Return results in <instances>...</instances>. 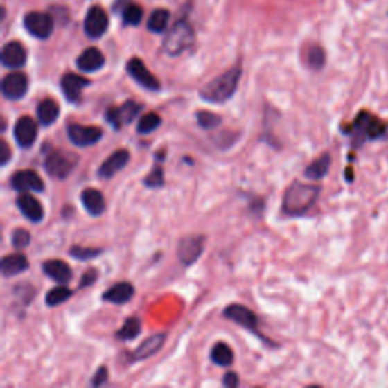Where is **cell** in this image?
<instances>
[{
	"label": "cell",
	"instance_id": "cell-1",
	"mask_svg": "<svg viewBox=\"0 0 388 388\" xmlns=\"http://www.w3.org/2000/svg\"><path fill=\"white\" fill-rule=\"evenodd\" d=\"M320 191L321 188L315 184L293 182L282 199V211L290 217H301L306 214L317 202Z\"/></svg>",
	"mask_w": 388,
	"mask_h": 388
},
{
	"label": "cell",
	"instance_id": "cell-2",
	"mask_svg": "<svg viewBox=\"0 0 388 388\" xmlns=\"http://www.w3.org/2000/svg\"><path fill=\"white\" fill-rule=\"evenodd\" d=\"M346 134L352 136L355 148H361V146L367 141H378L387 139L388 125L384 120L370 114L369 111H361L352 121V125L346 127Z\"/></svg>",
	"mask_w": 388,
	"mask_h": 388
},
{
	"label": "cell",
	"instance_id": "cell-3",
	"mask_svg": "<svg viewBox=\"0 0 388 388\" xmlns=\"http://www.w3.org/2000/svg\"><path fill=\"white\" fill-rule=\"evenodd\" d=\"M241 69L233 67L217 76L200 90V99L208 103H224L236 94L241 79Z\"/></svg>",
	"mask_w": 388,
	"mask_h": 388
},
{
	"label": "cell",
	"instance_id": "cell-4",
	"mask_svg": "<svg viewBox=\"0 0 388 388\" xmlns=\"http://www.w3.org/2000/svg\"><path fill=\"white\" fill-rule=\"evenodd\" d=\"M194 43V30L188 21L179 20L173 24V28L168 30L164 38L163 48L168 56H179Z\"/></svg>",
	"mask_w": 388,
	"mask_h": 388
},
{
	"label": "cell",
	"instance_id": "cell-5",
	"mask_svg": "<svg viewBox=\"0 0 388 388\" xmlns=\"http://www.w3.org/2000/svg\"><path fill=\"white\" fill-rule=\"evenodd\" d=\"M78 166V155L69 150H48L44 158L46 172L55 179H66Z\"/></svg>",
	"mask_w": 388,
	"mask_h": 388
},
{
	"label": "cell",
	"instance_id": "cell-6",
	"mask_svg": "<svg viewBox=\"0 0 388 388\" xmlns=\"http://www.w3.org/2000/svg\"><path fill=\"white\" fill-rule=\"evenodd\" d=\"M141 109L143 107L140 103H136L134 100H127L123 105H120V107L108 108L107 112H105V120L118 131V129H121L123 126L131 125Z\"/></svg>",
	"mask_w": 388,
	"mask_h": 388
},
{
	"label": "cell",
	"instance_id": "cell-7",
	"mask_svg": "<svg viewBox=\"0 0 388 388\" xmlns=\"http://www.w3.org/2000/svg\"><path fill=\"white\" fill-rule=\"evenodd\" d=\"M224 317L232 320L233 323H237V325L242 326L245 329H247L249 333L255 334L256 337H260L263 342L269 343V340H265V337L260 333V329H258V317L254 311H250L249 308L238 303H232L229 305L228 308L224 310Z\"/></svg>",
	"mask_w": 388,
	"mask_h": 388
},
{
	"label": "cell",
	"instance_id": "cell-8",
	"mask_svg": "<svg viewBox=\"0 0 388 388\" xmlns=\"http://www.w3.org/2000/svg\"><path fill=\"white\" fill-rule=\"evenodd\" d=\"M24 28L32 37L38 39H47L53 34L55 21L48 14L44 12H29L24 15Z\"/></svg>",
	"mask_w": 388,
	"mask_h": 388
},
{
	"label": "cell",
	"instance_id": "cell-9",
	"mask_svg": "<svg viewBox=\"0 0 388 388\" xmlns=\"http://www.w3.org/2000/svg\"><path fill=\"white\" fill-rule=\"evenodd\" d=\"M205 249V237L204 236H188L184 237L177 245V258L179 261L188 267L196 263Z\"/></svg>",
	"mask_w": 388,
	"mask_h": 388
},
{
	"label": "cell",
	"instance_id": "cell-10",
	"mask_svg": "<svg viewBox=\"0 0 388 388\" xmlns=\"http://www.w3.org/2000/svg\"><path fill=\"white\" fill-rule=\"evenodd\" d=\"M103 131L97 126H84L73 123L67 127V136L71 144L78 146V148H88L93 146L97 141L102 140Z\"/></svg>",
	"mask_w": 388,
	"mask_h": 388
},
{
	"label": "cell",
	"instance_id": "cell-11",
	"mask_svg": "<svg viewBox=\"0 0 388 388\" xmlns=\"http://www.w3.org/2000/svg\"><path fill=\"white\" fill-rule=\"evenodd\" d=\"M126 70L136 84L141 85L146 90L158 91L161 88L159 80L152 75L150 70L144 66L140 58H131L126 64Z\"/></svg>",
	"mask_w": 388,
	"mask_h": 388
},
{
	"label": "cell",
	"instance_id": "cell-12",
	"mask_svg": "<svg viewBox=\"0 0 388 388\" xmlns=\"http://www.w3.org/2000/svg\"><path fill=\"white\" fill-rule=\"evenodd\" d=\"M109 19L107 11L100 6H93L88 10L84 21V30L90 38H100L108 30Z\"/></svg>",
	"mask_w": 388,
	"mask_h": 388
},
{
	"label": "cell",
	"instance_id": "cell-13",
	"mask_svg": "<svg viewBox=\"0 0 388 388\" xmlns=\"http://www.w3.org/2000/svg\"><path fill=\"white\" fill-rule=\"evenodd\" d=\"M29 79L24 73L15 71L6 75L2 80V94L10 100H20L28 93Z\"/></svg>",
	"mask_w": 388,
	"mask_h": 388
},
{
	"label": "cell",
	"instance_id": "cell-14",
	"mask_svg": "<svg viewBox=\"0 0 388 388\" xmlns=\"http://www.w3.org/2000/svg\"><path fill=\"white\" fill-rule=\"evenodd\" d=\"M11 187L19 193H42L44 191V182L34 170H20L11 176Z\"/></svg>",
	"mask_w": 388,
	"mask_h": 388
},
{
	"label": "cell",
	"instance_id": "cell-15",
	"mask_svg": "<svg viewBox=\"0 0 388 388\" xmlns=\"http://www.w3.org/2000/svg\"><path fill=\"white\" fill-rule=\"evenodd\" d=\"M37 136H38V125L34 118L29 116H24L15 121L14 139L20 148L24 149L32 148L34 143L37 141Z\"/></svg>",
	"mask_w": 388,
	"mask_h": 388
},
{
	"label": "cell",
	"instance_id": "cell-16",
	"mask_svg": "<svg viewBox=\"0 0 388 388\" xmlns=\"http://www.w3.org/2000/svg\"><path fill=\"white\" fill-rule=\"evenodd\" d=\"M129 159H131V155H129L126 149L116 150L112 155L105 159L102 166L99 167V172H97L99 173V177L100 179H111V177H114L127 166Z\"/></svg>",
	"mask_w": 388,
	"mask_h": 388
},
{
	"label": "cell",
	"instance_id": "cell-17",
	"mask_svg": "<svg viewBox=\"0 0 388 388\" xmlns=\"http://www.w3.org/2000/svg\"><path fill=\"white\" fill-rule=\"evenodd\" d=\"M19 211L32 223H39L44 218V209L42 202L28 193H20L17 197Z\"/></svg>",
	"mask_w": 388,
	"mask_h": 388
},
{
	"label": "cell",
	"instance_id": "cell-18",
	"mask_svg": "<svg viewBox=\"0 0 388 388\" xmlns=\"http://www.w3.org/2000/svg\"><path fill=\"white\" fill-rule=\"evenodd\" d=\"M88 85H90V80L85 79L84 76L75 75V73H67V75H64L61 79L62 93L66 96V99L73 103L80 100L82 90Z\"/></svg>",
	"mask_w": 388,
	"mask_h": 388
},
{
	"label": "cell",
	"instance_id": "cell-19",
	"mask_svg": "<svg viewBox=\"0 0 388 388\" xmlns=\"http://www.w3.org/2000/svg\"><path fill=\"white\" fill-rule=\"evenodd\" d=\"M28 53L19 42L6 43L2 48V64L8 69H21L26 64Z\"/></svg>",
	"mask_w": 388,
	"mask_h": 388
},
{
	"label": "cell",
	"instance_id": "cell-20",
	"mask_svg": "<svg viewBox=\"0 0 388 388\" xmlns=\"http://www.w3.org/2000/svg\"><path fill=\"white\" fill-rule=\"evenodd\" d=\"M166 338H167L166 334H157V335L149 337L148 340H146V342H143L131 353V357H129V360H131L132 362H139V361H144V360L153 357V355L158 353L161 351V347L164 346Z\"/></svg>",
	"mask_w": 388,
	"mask_h": 388
},
{
	"label": "cell",
	"instance_id": "cell-21",
	"mask_svg": "<svg viewBox=\"0 0 388 388\" xmlns=\"http://www.w3.org/2000/svg\"><path fill=\"white\" fill-rule=\"evenodd\" d=\"M76 66L84 73L97 71L105 66V56L97 47H88L79 55V58L76 60Z\"/></svg>",
	"mask_w": 388,
	"mask_h": 388
},
{
	"label": "cell",
	"instance_id": "cell-22",
	"mask_svg": "<svg viewBox=\"0 0 388 388\" xmlns=\"http://www.w3.org/2000/svg\"><path fill=\"white\" fill-rule=\"evenodd\" d=\"M80 202H82V206L85 208V211L93 217L102 215L105 213V208H107L103 194L96 188L84 190L82 194H80Z\"/></svg>",
	"mask_w": 388,
	"mask_h": 388
},
{
	"label": "cell",
	"instance_id": "cell-23",
	"mask_svg": "<svg viewBox=\"0 0 388 388\" xmlns=\"http://www.w3.org/2000/svg\"><path fill=\"white\" fill-rule=\"evenodd\" d=\"M134 294H135V290L132 284H129V282H118V284L112 285L111 288L105 291L102 299L105 302H109L114 305H125L131 301Z\"/></svg>",
	"mask_w": 388,
	"mask_h": 388
},
{
	"label": "cell",
	"instance_id": "cell-24",
	"mask_svg": "<svg viewBox=\"0 0 388 388\" xmlns=\"http://www.w3.org/2000/svg\"><path fill=\"white\" fill-rule=\"evenodd\" d=\"M0 269H2V274L5 278L17 276V274L29 269V260L23 254L6 255L3 256L2 264H0Z\"/></svg>",
	"mask_w": 388,
	"mask_h": 388
},
{
	"label": "cell",
	"instance_id": "cell-25",
	"mask_svg": "<svg viewBox=\"0 0 388 388\" xmlns=\"http://www.w3.org/2000/svg\"><path fill=\"white\" fill-rule=\"evenodd\" d=\"M43 272L58 284H69L71 279V269L67 263L61 260H48L43 263Z\"/></svg>",
	"mask_w": 388,
	"mask_h": 388
},
{
	"label": "cell",
	"instance_id": "cell-26",
	"mask_svg": "<svg viewBox=\"0 0 388 388\" xmlns=\"http://www.w3.org/2000/svg\"><path fill=\"white\" fill-rule=\"evenodd\" d=\"M37 117L39 125L52 126L60 117V107L53 99H44L38 103Z\"/></svg>",
	"mask_w": 388,
	"mask_h": 388
},
{
	"label": "cell",
	"instance_id": "cell-27",
	"mask_svg": "<svg viewBox=\"0 0 388 388\" xmlns=\"http://www.w3.org/2000/svg\"><path fill=\"white\" fill-rule=\"evenodd\" d=\"M330 163H333V161H330V155L329 153H325V155H321L320 158L312 161V163L305 168V176L311 181L323 179L329 172Z\"/></svg>",
	"mask_w": 388,
	"mask_h": 388
},
{
	"label": "cell",
	"instance_id": "cell-28",
	"mask_svg": "<svg viewBox=\"0 0 388 388\" xmlns=\"http://www.w3.org/2000/svg\"><path fill=\"white\" fill-rule=\"evenodd\" d=\"M211 361L217 366L229 367L233 362V352L226 343H215L211 349Z\"/></svg>",
	"mask_w": 388,
	"mask_h": 388
},
{
	"label": "cell",
	"instance_id": "cell-29",
	"mask_svg": "<svg viewBox=\"0 0 388 388\" xmlns=\"http://www.w3.org/2000/svg\"><path fill=\"white\" fill-rule=\"evenodd\" d=\"M141 334V321L140 319L136 317H129L123 326L118 329V333L116 334V337L121 342H131V340H135Z\"/></svg>",
	"mask_w": 388,
	"mask_h": 388
},
{
	"label": "cell",
	"instance_id": "cell-30",
	"mask_svg": "<svg viewBox=\"0 0 388 388\" xmlns=\"http://www.w3.org/2000/svg\"><path fill=\"white\" fill-rule=\"evenodd\" d=\"M170 20V12L167 10H157L150 14L148 20V29L153 34H161L164 32Z\"/></svg>",
	"mask_w": 388,
	"mask_h": 388
},
{
	"label": "cell",
	"instance_id": "cell-31",
	"mask_svg": "<svg viewBox=\"0 0 388 388\" xmlns=\"http://www.w3.org/2000/svg\"><path fill=\"white\" fill-rule=\"evenodd\" d=\"M71 296H73V291L67 287H64V284H60L58 287L52 288L46 294V305L51 306V308H53V306H58L66 301H69Z\"/></svg>",
	"mask_w": 388,
	"mask_h": 388
},
{
	"label": "cell",
	"instance_id": "cell-32",
	"mask_svg": "<svg viewBox=\"0 0 388 388\" xmlns=\"http://www.w3.org/2000/svg\"><path fill=\"white\" fill-rule=\"evenodd\" d=\"M161 126V117L155 112H149L140 118L139 125H136V131H139L141 135H148L150 132L155 131Z\"/></svg>",
	"mask_w": 388,
	"mask_h": 388
},
{
	"label": "cell",
	"instance_id": "cell-33",
	"mask_svg": "<svg viewBox=\"0 0 388 388\" xmlns=\"http://www.w3.org/2000/svg\"><path fill=\"white\" fill-rule=\"evenodd\" d=\"M196 118H197V125L202 129H206V131L215 129L222 121V117L214 114V112H211V111H199L196 114Z\"/></svg>",
	"mask_w": 388,
	"mask_h": 388
},
{
	"label": "cell",
	"instance_id": "cell-34",
	"mask_svg": "<svg viewBox=\"0 0 388 388\" xmlns=\"http://www.w3.org/2000/svg\"><path fill=\"white\" fill-rule=\"evenodd\" d=\"M326 53L320 46H312L308 51V64L312 70H321L325 67Z\"/></svg>",
	"mask_w": 388,
	"mask_h": 388
},
{
	"label": "cell",
	"instance_id": "cell-35",
	"mask_svg": "<svg viewBox=\"0 0 388 388\" xmlns=\"http://www.w3.org/2000/svg\"><path fill=\"white\" fill-rule=\"evenodd\" d=\"M102 254V249L97 247H84V246H73L70 249V255L73 258H76L79 261H88L93 260V258L99 256Z\"/></svg>",
	"mask_w": 388,
	"mask_h": 388
},
{
	"label": "cell",
	"instance_id": "cell-36",
	"mask_svg": "<svg viewBox=\"0 0 388 388\" xmlns=\"http://www.w3.org/2000/svg\"><path fill=\"white\" fill-rule=\"evenodd\" d=\"M143 20V10L139 5H127L123 10V23L129 26H136Z\"/></svg>",
	"mask_w": 388,
	"mask_h": 388
},
{
	"label": "cell",
	"instance_id": "cell-37",
	"mask_svg": "<svg viewBox=\"0 0 388 388\" xmlns=\"http://www.w3.org/2000/svg\"><path fill=\"white\" fill-rule=\"evenodd\" d=\"M144 185L148 188H159L164 185V172L163 167L155 166L152 168V172L144 177Z\"/></svg>",
	"mask_w": 388,
	"mask_h": 388
},
{
	"label": "cell",
	"instance_id": "cell-38",
	"mask_svg": "<svg viewBox=\"0 0 388 388\" xmlns=\"http://www.w3.org/2000/svg\"><path fill=\"white\" fill-rule=\"evenodd\" d=\"M11 241H12V246H14L15 249H24V247H28V246H29V242H30V233H29L26 229L19 228V229H15V231L12 232Z\"/></svg>",
	"mask_w": 388,
	"mask_h": 388
},
{
	"label": "cell",
	"instance_id": "cell-39",
	"mask_svg": "<svg viewBox=\"0 0 388 388\" xmlns=\"http://www.w3.org/2000/svg\"><path fill=\"white\" fill-rule=\"evenodd\" d=\"M107 381H108V370H107V367H100V369L97 370L96 373H94L93 381H91V385H93V387H100V385H103Z\"/></svg>",
	"mask_w": 388,
	"mask_h": 388
},
{
	"label": "cell",
	"instance_id": "cell-40",
	"mask_svg": "<svg viewBox=\"0 0 388 388\" xmlns=\"http://www.w3.org/2000/svg\"><path fill=\"white\" fill-rule=\"evenodd\" d=\"M96 279H97V272L90 269V270L85 272L82 274V279H80V282H79V287L80 288H82V287H90V285L94 284Z\"/></svg>",
	"mask_w": 388,
	"mask_h": 388
},
{
	"label": "cell",
	"instance_id": "cell-41",
	"mask_svg": "<svg viewBox=\"0 0 388 388\" xmlns=\"http://www.w3.org/2000/svg\"><path fill=\"white\" fill-rule=\"evenodd\" d=\"M238 384H240V379H238L237 373H233V371H228V373L223 376V385L224 387L233 388V387H237Z\"/></svg>",
	"mask_w": 388,
	"mask_h": 388
},
{
	"label": "cell",
	"instance_id": "cell-42",
	"mask_svg": "<svg viewBox=\"0 0 388 388\" xmlns=\"http://www.w3.org/2000/svg\"><path fill=\"white\" fill-rule=\"evenodd\" d=\"M0 149H2V153H0V163H2V166H6L8 163H10V158H11L10 148H8V144L5 141H2V144H0Z\"/></svg>",
	"mask_w": 388,
	"mask_h": 388
}]
</instances>
